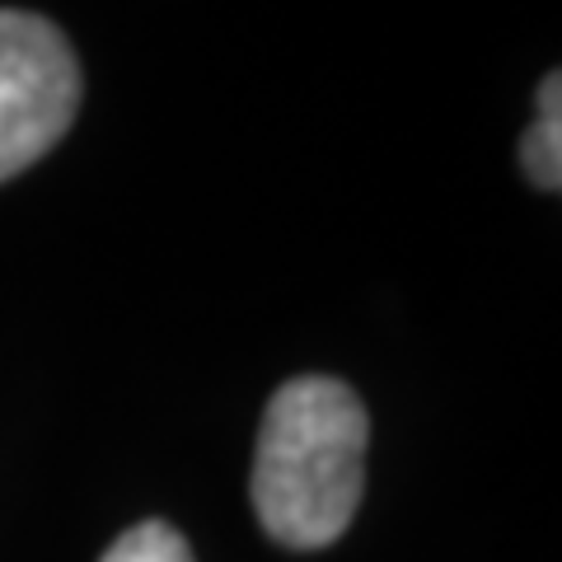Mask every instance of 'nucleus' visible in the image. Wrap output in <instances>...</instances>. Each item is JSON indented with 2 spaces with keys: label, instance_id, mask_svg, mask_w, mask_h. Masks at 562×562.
Masks as SVG:
<instances>
[{
  "label": "nucleus",
  "instance_id": "nucleus-2",
  "mask_svg": "<svg viewBox=\"0 0 562 562\" xmlns=\"http://www.w3.org/2000/svg\"><path fill=\"white\" fill-rule=\"evenodd\" d=\"M80 109V61L57 24L0 10V183L38 165Z\"/></svg>",
  "mask_w": 562,
  "mask_h": 562
},
{
  "label": "nucleus",
  "instance_id": "nucleus-1",
  "mask_svg": "<svg viewBox=\"0 0 562 562\" xmlns=\"http://www.w3.org/2000/svg\"><path fill=\"white\" fill-rule=\"evenodd\" d=\"M366 436L371 422L342 380L301 375L272 394L254 454V506L281 549H328L351 525Z\"/></svg>",
  "mask_w": 562,
  "mask_h": 562
},
{
  "label": "nucleus",
  "instance_id": "nucleus-3",
  "mask_svg": "<svg viewBox=\"0 0 562 562\" xmlns=\"http://www.w3.org/2000/svg\"><path fill=\"white\" fill-rule=\"evenodd\" d=\"M520 160L539 188H549V192L562 188V76L558 70L539 85V122L525 136Z\"/></svg>",
  "mask_w": 562,
  "mask_h": 562
},
{
  "label": "nucleus",
  "instance_id": "nucleus-4",
  "mask_svg": "<svg viewBox=\"0 0 562 562\" xmlns=\"http://www.w3.org/2000/svg\"><path fill=\"white\" fill-rule=\"evenodd\" d=\"M103 562H192V549L173 525L146 520V525H136V530L122 535L113 549L103 553Z\"/></svg>",
  "mask_w": 562,
  "mask_h": 562
}]
</instances>
